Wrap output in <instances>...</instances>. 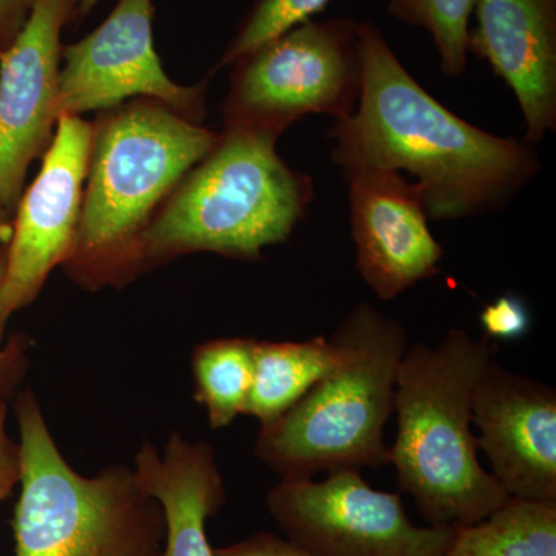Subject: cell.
Segmentation results:
<instances>
[{
    "mask_svg": "<svg viewBox=\"0 0 556 556\" xmlns=\"http://www.w3.org/2000/svg\"><path fill=\"white\" fill-rule=\"evenodd\" d=\"M468 53L484 60L521 108L526 141L556 129V0H478Z\"/></svg>",
    "mask_w": 556,
    "mask_h": 556,
    "instance_id": "cell-14",
    "label": "cell"
},
{
    "mask_svg": "<svg viewBox=\"0 0 556 556\" xmlns=\"http://www.w3.org/2000/svg\"><path fill=\"white\" fill-rule=\"evenodd\" d=\"M338 362L294 407L262 424L255 456L281 479L387 466L404 327L369 303L348 313L331 338Z\"/></svg>",
    "mask_w": 556,
    "mask_h": 556,
    "instance_id": "cell-5",
    "label": "cell"
},
{
    "mask_svg": "<svg viewBox=\"0 0 556 556\" xmlns=\"http://www.w3.org/2000/svg\"><path fill=\"white\" fill-rule=\"evenodd\" d=\"M10 217V212L7 211L2 201H0V249L9 247V244H3V241H5V233L9 232Z\"/></svg>",
    "mask_w": 556,
    "mask_h": 556,
    "instance_id": "cell-25",
    "label": "cell"
},
{
    "mask_svg": "<svg viewBox=\"0 0 556 556\" xmlns=\"http://www.w3.org/2000/svg\"><path fill=\"white\" fill-rule=\"evenodd\" d=\"M266 504L289 543L314 556H444L456 532L413 525L397 493L372 489L357 470L281 479Z\"/></svg>",
    "mask_w": 556,
    "mask_h": 556,
    "instance_id": "cell-8",
    "label": "cell"
},
{
    "mask_svg": "<svg viewBox=\"0 0 556 556\" xmlns=\"http://www.w3.org/2000/svg\"><path fill=\"white\" fill-rule=\"evenodd\" d=\"M486 338L517 339L529 328V314L525 303L515 295H503L481 314Z\"/></svg>",
    "mask_w": 556,
    "mask_h": 556,
    "instance_id": "cell-21",
    "label": "cell"
},
{
    "mask_svg": "<svg viewBox=\"0 0 556 556\" xmlns=\"http://www.w3.org/2000/svg\"><path fill=\"white\" fill-rule=\"evenodd\" d=\"M214 556H314L273 533L255 535L228 547L214 548Z\"/></svg>",
    "mask_w": 556,
    "mask_h": 556,
    "instance_id": "cell-23",
    "label": "cell"
},
{
    "mask_svg": "<svg viewBox=\"0 0 556 556\" xmlns=\"http://www.w3.org/2000/svg\"><path fill=\"white\" fill-rule=\"evenodd\" d=\"M254 339H215L193 353L195 397L212 428L228 427L243 415L254 375Z\"/></svg>",
    "mask_w": 556,
    "mask_h": 556,
    "instance_id": "cell-18",
    "label": "cell"
},
{
    "mask_svg": "<svg viewBox=\"0 0 556 556\" xmlns=\"http://www.w3.org/2000/svg\"><path fill=\"white\" fill-rule=\"evenodd\" d=\"M21 496L14 510V556H161L166 518L135 470L76 473L51 437L30 390L16 402Z\"/></svg>",
    "mask_w": 556,
    "mask_h": 556,
    "instance_id": "cell-6",
    "label": "cell"
},
{
    "mask_svg": "<svg viewBox=\"0 0 556 556\" xmlns=\"http://www.w3.org/2000/svg\"><path fill=\"white\" fill-rule=\"evenodd\" d=\"M492 361L489 338L453 328L438 346H408L399 365L397 434L388 464L428 526L475 525L507 501L479 463L470 428L475 388Z\"/></svg>",
    "mask_w": 556,
    "mask_h": 556,
    "instance_id": "cell-3",
    "label": "cell"
},
{
    "mask_svg": "<svg viewBox=\"0 0 556 556\" xmlns=\"http://www.w3.org/2000/svg\"><path fill=\"white\" fill-rule=\"evenodd\" d=\"M134 470L166 518L161 556H214L206 522L225 504L226 490L211 445L192 444L174 433L163 453L155 445H142Z\"/></svg>",
    "mask_w": 556,
    "mask_h": 556,
    "instance_id": "cell-15",
    "label": "cell"
},
{
    "mask_svg": "<svg viewBox=\"0 0 556 556\" xmlns=\"http://www.w3.org/2000/svg\"><path fill=\"white\" fill-rule=\"evenodd\" d=\"M75 0H33L24 27L0 53V201L16 211L33 161L60 121L61 33Z\"/></svg>",
    "mask_w": 556,
    "mask_h": 556,
    "instance_id": "cell-11",
    "label": "cell"
},
{
    "mask_svg": "<svg viewBox=\"0 0 556 556\" xmlns=\"http://www.w3.org/2000/svg\"><path fill=\"white\" fill-rule=\"evenodd\" d=\"M338 348L317 336L305 342H258L254 345V375L243 415L270 422L305 396L334 367Z\"/></svg>",
    "mask_w": 556,
    "mask_h": 556,
    "instance_id": "cell-16",
    "label": "cell"
},
{
    "mask_svg": "<svg viewBox=\"0 0 556 556\" xmlns=\"http://www.w3.org/2000/svg\"><path fill=\"white\" fill-rule=\"evenodd\" d=\"M3 357L0 364V501L10 495L21 478V450L7 431V405L3 399Z\"/></svg>",
    "mask_w": 556,
    "mask_h": 556,
    "instance_id": "cell-22",
    "label": "cell"
},
{
    "mask_svg": "<svg viewBox=\"0 0 556 556\" xmlns=\"http://www.w3.org/2000/svg\"><path fill=\"white\" fill-rule=\"evenodd\" d=\"M5 255L7 248L0 249V289H2L3 274H5ZM3 357L5 354L2 351V332H0V364H2Z\"/></svg>",
    "mask_w": 556,
    "mask_h": 556,
    "instance_id": "cell-27",
    "label": "cell"
},
{
    "mask_svg": "<svg viewBox=\"0 0 556 556\" xmlns=\"http://www.w3.org/2000/svg\"><path fill=\"white\" fill-rule=\"evenodd\" d=\"M206 89L207 80L186 87L167 76L153 43L152 0H119L97 30L62 50L61 116L148 98L200 124Z\"/></svg>",
    "mask_w": 556,
    "mask_h": 556,
    "instance_id": "cell-9",
    "label": "cell"
},
{
    "mask_svg": "<svg viewBox=\"0 0 556 556\" xmlns=\"http://www.w3.org/2000/svg\"><path fill=\"white\" fill-rule=\"evenodd\" d=\"M33 0H0V53L9 49L30 14Z\"/></svg>",
    "mask_w": 556,
    "mask_h": 556,
    "instance_id": "cell-24",
    "label": "cell"
},
{
    "mask_svg": "<svg viewBox=\"0 0 556 556\" xmlns=\"http://www.w3.org/2000/svg\"><path fill=\"white\" fill-rule=\"evenodd\" d=\"M345 177L356 268L371 291L388 302L437 276L444 249L428 228L419 185L394 170H357Z\"/></svg>",
    "mask_w": 556,
    "mask_h": 556,
    "instance_id": "cell-13",
    "label": "cell"
},
{
    "mask_svg": "<svg viewBox=\"0 0 556 556\" xmlns=\"http://www.w3.org/2000/svg\"><path fill=\"white\" fill-rule=\"evenodd\" d=\"M273 131L225 127L211 152L164 201L141 243V269L193 252L255 262L283 243L314 199L313 179L291 169Z\"/></svg>",
    "mask_w": 556,
    "mask_h": 556,
    "instance_id": "cell-4",
    "label": "cell"
},
{
    "mask_svg": "<svg viewBox=\"0 0 556 556\" xmlns=\"http://www.w3.org/2000/svg\"><path fill=\"white\" fill-rule=\"evenodd\" d=\"M478 0H388V13L430 33L442 75L456 78L468 64V31Z\"/></svg>",
    "mask_w": 556,
    "mask_h": 556,
    "instance_id": "cell-19",
    "label": "cell"
},
{
    "mask_svg": "<svg viewBox=\"0 0 556 556\" xmlns=\"http://www.w3.org/2000/svg\"><path fill=\"white\" fill-rule=\"evenodd\" d=\"M362 91L356 110L328 138L343 175L409 172L438 222L503 211L540 174L529 141L501 138L444 108L397 60L372 22H358Z\"/></svg>",
    "mask_w": 556,
    "mask_h": 556,
    "instance_id": "cell-1",
    "label": "cell"
},
{
    "mask_svg": "<svg viewBox=\"0 0 556 556\" xmlns=\"http://www.w3.org/2000/svg\"><path fill=\"white\" fill-rule=\"evenodd\" d=\"M218 135L148 98L100 112L78 233L62 265L79 287H118L142 273L146 230Z\"/></svg>",
    "mask_w": 556,
    "mask_h": 556,
    "instance_id": "cell-2",
    "label": "cell"
},
{
    "mask_svg": "<svg viewBox=\"0 0 556 556\" xmlns=\"http://www.w3.org/2000/svg\"><path fill=\"white\" fill-rule=\"evenodd\" d=\"M100 0H75V20L76 17H86Z\"/></svg>",
    "mask_w": 556,
    "mask_h": 556,
    "instance_id": "cell-26",
    "label": "cell"
},
{
    "mask_svg": "<svg viewBox=\"0 0 556 556\" xmlns=\"http://www.w3.org/2000/svg\"><path fill=\"white\" fill-rule=\"evenodd\" d=\"M328 3L329 0H258L230 40L218 68L236 64L269 40L313 21Z\"/></svg>",
    "mask_w": 556,
    "mask_h": 556,
    "instance_id": "cell-20",
    "label": "cell"
},
{
    "mask_svg": "<svg viewBox=\"0 0 556 556\" xmlns=\"http://www.w3.org/2000/svg\"><path fill=\"white\" fill-rule=\"evenodd\" d=\"M477 447L508 496L556 501V391L490 362L475 388Z\"/></svg>",
    "mask_w": 556,
    "mask_h": 556,
    "instance_id": "cell-12",
    "label": "cell"
},
{
    "mask_svg": "<svg viewBox=\"0 0 556 556\" xmlns=\"http://www.w3.org/2000/svg\"><path fill=\"white\" fill-rule=\"evenodd\" d=\"M225 127L283 131L308 115L346 118L362 91L358 22L308 21L232 65Z\"/></svg>",
    "mask_w": 556,
    "mask_h": 556,
    "instance_id": "cell-7",
    "label": "cell"
},
{
    "mask_svg": "<svg viewBox=\"0 0 556 556\" xmlns=\"http://www.w3.org/2000/svg\"><path fill=\"white\" fill-rule=\"evenodd\" d=\"M444 556H556V501L508 496L455 532Z\"/></svg>",
    "mask_w": 556,
    "mask_h": 556,
    "instance_id": "cell-17",
    "label": "cell"
},
{
    "mask_svg": "<svg viewBox=\"0 0 556 556\" xmlns=\"http://www.w3.org/2000/svg\"><path fill=\"white\" fill-rule=\"evenodd\" d=\"M91 144V123L64 115L43 153L35 181L24 189L5 255L0 328L30 305L56 266L64 265L78 233Z\"/></svg>",
    "mask_w": 556,
    "mask_h": 556,
    "instance_id": "cell-10",
    "label": "cell"
}]
</instances>
